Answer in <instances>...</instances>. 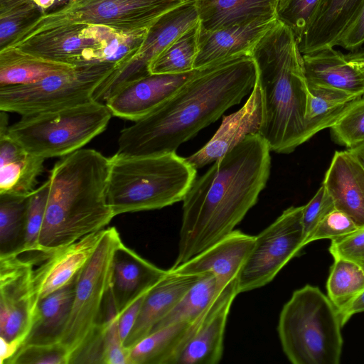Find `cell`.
I'll return each instance as SVG.
<instances>
[{"label":"cell","instance_id":"obj_1","mask_svg":"<svg viewBox=\"0 0 364 364\" xmlns=\"http://www.w3.org/2000/svg\"><path fill=\"white\" fill-rule=\"evenodd\" d=\"M270 149L247 136L196 178L183 201L176 267L235 230L257 202L270 175Z\"/></svg>","mask_w":364,"mask_h":364},{"label":"cell","instance_id":"obj_2","mask_svg":"<svg viewBox=\"0 0 364 364\" xmlns=\"http://www.w3.org/2000/svg\"><path fill=\"white\" fill-rule=\"evenodd\" d=\"M257 67L250 54L198 69L164 102L120 132L117 153L176 152L184 142L238 105L253 90Z\"/></svg>","mask_w":364,"mask_h":364},{"label":"cell","instance_id":"obj_3","mask_svg":"<svg viewBox=\"0 0 364 364\" xmlns=\"http://www.w3.org/2000/svg\"><path fill=\"white\" fill-rule=\"evenodd\" d=\"M109 158L80 149L59 159L50 172L39 239L40 263L52 252L105 228L115 216L107 201Z\"/></svg>","mask_w":364,"mask_h":364},{"label":"cell","instance_id":"obj_4","mask_svg":"<svg viewBox=\"0 0 364 364\" xmlns=\"http://www.w3.org/2000/svg\"><path fill=\"white\" fill-rule=\"evenodd\" d=\"M264 117L259 134L271 151L289 154L308 141L305 115L311 92L292 30L277 18L251 50Z\"/></svg>","mask_w":364,"mask_h":364},{"label":"cell","instance_id":"obj_5","mask_svg":"<svg viewBox=\"0 0 364 364\" xmlns=\"http://www.w3.org/2000/svg\"><path fill=\"white\" fill-rule=\"evenodd\" d=\"M186 158L169 152L109 157L107 201L114 215L156 210L182 201L196 178Z\"/></svg>","mask_w":364,"mask_h":364},{"label":"cell","instance_id":"obj_6","mask_svg":"<svg viewBox=\"0 0 364 364\" xmlns=\"http://www.w3.org/2000/svg\"><path fill=\"white\" fill-rule=\"evenodd\" d=\"M147 30L61 22L27 30L10 46L73 67L105 63L117 68L136 53Z\"/></svg>","mask_w":364,"mask_h":364},{"label":"cell","instance_id":"obj_7","mask_svg":"<svg viewBox=\"0 0 364 364\" xmlns=\"http://www.w3.org/2000/svg\"><path fill=\"white\" fill-rule=\"evenodd\" d=\"M343 327L328 296L307 284L295 290L280 312L277 332L293 364H338Z\"/></svg>","mask_w":364,"mask_h":364},{"label":"cell","instance_id":"obj_8","mask_svg":"<svg viewBox=\"0 0 364 364\" xmlns=\"http://www.w3.org/2000/svg\"><path fill=\"white\" fill-rule=\"evenodd\" d=\"M112 114L95 100L60 109L22 116L6 134L28 152L45 159L82 149L103 132Z\"/></svg>","mask_w":364,"mask_h":364},{"label":"cell","instance_id":"obj_9","mask_svg":"<svg viewBox=\"0 0 364 364\" xmlns=\"http://www.w3.org/2000/svg\"><path fill=\"white\" fill-rule=\"evenodd\" d=\"M122 243L114 227L106 228L92 257L77 277L71 309L59 343L71 357L105 320L113 257Z\"/></svg>","mask_w":364,"mask_h":364},{"label":"cell","instance_id":"obj_10","mask_svg":"<svg viewBox=\"0 0 364 364\" xmlns=\"http://www.w3.org/2000/svg\"><path fill=\"white\" fill-rule=\"evenodd\" d=\"M116 68L105 63L75 67L29 85L1 87L0 110L25 116L90 102Z\"/></svg>","mask_w":364,"mask_h":364},{"label":"cell","instance_id":"obj_11","mask_svg":"<svg viewBox=\"0 0 364 364\" xmlns=\"http://www.w3.org/2000/svg\"><path fill=\"white\" fill-rule=\"evenodd\" d=\"M303 209L304 205L287 208L255 236L237 278L238 294L267 285L299 255L304 247Z\"/></svg>","mask_w":364,"mask_h":364},{"label":"cell","instance_id":"obj_12","mask_svg":"<svg viewBox=\"0 0 364 364\" xmlns=\"http://www.w3.org/2000/svg\"><path fill=\"white\" fill-rule=\"evenodd\" d=\"M187 1L80 0L44 15L28 30L61 22L87 23L118 30L148 28L160 16Z\"/></svg>","mask_w":364,"mask_h":364},{"label":"cell","instance_id":"obj_13","mask_svg":"<svg viewBox=\"0 0 364 364\" xmlns=\"http://www.w3.org/2000/svg\"><path fill=\"white\" fill-rule=\"evenodd\" d=\"M34 265L20 255L0 256V338L19 348L32 328L39 304Z\"/></svg>","mask_w":364,"mask_h":364},{"label":"cell","instance_id":"obj_14","mask_svg":"<svg viewBox=\"0 0 364 364\" xmlns=\"http://www.w3.org/2000/svg\"><path fill=\"white\" fill-rule=\"evenodd\" d=\"M196 1L185 2L160 16L148 28L136 53L99 85L92 100L105 103L124 84L151 74L149 68L152 60L180 35L199 23Z\"/></svg>","mask_w":364,"mask_h":364},{"label":"cell","instance_id":"obj_15","mask_svg":"<svg viewBox=\"0 0 364 364\" xmlns=\"http://www.w3.org/2000/svg\"><path fill=\"white\" fill-rule=\"evenodd\" d=\"M309 87L339 90L355 97L364 96V49L348 53L328 47L302 54Z\"/></svg>","mask_w":364,"mask_h":364},{"label":"cell","instance_id":"obj_16","mask_svg":"<svg viewBox=\"0 0 364 364\" xmlns=\"http://www.w3.org/2000/svg\"><path fill=\"white\" fill-rule=\"evenodd\" d=\"M198 69L177 74H149L119 87L105 103L112 114L136 122L174 94Z\"/></svg>","mask_w":364,"mask_h":364},{"label":"cell","instance_id":"obj_17","mask_svg":"<svg viewBox=\"0 0 364 364\" xmlns=\"http://www.w3.org/2000/svg\"><path fill=\"white\" fill-rule=\"evenodd\" d=\"M237 294L235 278L214 298L206 315L179 353L175 364H217L220 361L228 317Z\"/></svg>","mask_w":364,"mask_h":364},{"label":"cell","instance_id":"obj_18","mask_svg":"<svg viewBox=\"0 0 364 364\" xmlns=\"http://www.w3.org/2000/svg\"><path fill=\"white\" fill-rule=\"evenodd\" d=\"M263 117L262 94L256 81L243 106L235 112L223 116L213 137L201 149L186 157L187 161L196 169L215 161L247 136L259 134Z\"/></svg>","mask_w":364,"mask_h":364},{"label":"cell","instance_id":"obj_19","mask_svg":"<svg viewBox=\"0 0 364 364\" xmlns=\"http://www.w3.org/2000/svg\"><path fill=\"white\" fill-rule=\"evenodd\" d=\"M105 230L57 249L34 269L33 284L39 301L77 278L95 253Z\"/></svg>","mask_w":364,"mask_h":364},{"label":"cell","instance_id":"obj_20","mask_svg":"<svg viewBox=\"0 0 364 364\" xmlns=\"http://www.w3.org/2000/svg\"><path fill=\"white\" fill-rule=\"evenodd\" d=\"M255 236L234 230L187 262L169 270L184 274H213L219 289L237 278L255 242Z\"/></svg>","mask_w":364,"mask_h":364},{"label":"cell","instance_id":"obj_21","mask_svg":"<svg viewBox=\"0 0 364 364\" xmlns=\"http://www.w3.org/2000/svg\"><path fill=\"white\" fill-rule=\"evenodd\" d=\"M167 272L122 242L114 255L109 292L117 313L119 314L137 296L151 289Z\"/></svg>","mask_w":364,"mask_h":364},{"label":"cell","instance_id":"obj_22","mask_svg":"<svg viewBox=\"0 0 364 364\" xmlns=\"http://www.w3.org/2000/svg\"><path fill=\"white\" fill-rule=\"evenodd\" d=\"M276 20L277 18L258 20L215 31H204L200 27L194 68L200 69L229 58L250 54Z\"/></svg>","mask_w":364,"mask_h":364},{"label":"cell","instance_id":"obj_23","mask_svg":"<svg viewBox=\"0 0 364 364\" xmlns=\"http://www.w3.org/2000/svg\"><path fill=\"white\" fill-rule=\"evenodd\" d=\"M203 274H184L168 269L147 293L124 346L128 349L150 333Z\"/></svg>","mask_w":364,"mask_h":364},{"label":"cell","instance_id":"obj_24","mask_svg":"<svg viewBox=\"0 0 364 364\" xmlns=\"http://www.w3.org/2000/svg\"><path fill=\"white\" fill-rule=\"evenodd\" d=\"M322 184L335 208L364 226V170L348 150L335 152Z\"/></svg>","mask_w":364,"mask_h":364},{"label":"cell","instance_id":"obj_25","mask_svg":"<svg viewBox=\"0 0 364 364\" xmlns=\"http://www.w3.org/2000/svg\"><path fill=\"white\" fill-rule=\"evenodd\" d=\"M210 305L193 321L163 327L141 339L127 349L128 364H175L179 353L204 318Z\"/></svg>","mask_w":364,"mask_h":364},{"label":"cell","instance_id":"obj_26","mask_svg":"<svg viewBox=\"0 0 364 364\" xmlns=\"http://www.w3.org/2000/svg\"><path fill=\"white\" fill-rule=\"evenodd\" d=\"M279 0H196L200 27L215 31L277 18Z\"/></svg>","mask_w":364,"mask_h":364},{"label":"cell","instance_id":"obj_27","mask_svg":"<svg viewBox=\"0 0 364 364\" xmlns=\"http://www.w3.org/2000/svg\"><path fill=\"white\" fill-rule=\"evenodd\" d=\"M45 160L7 134L0 136V194L28 196L36 189Z\"/></svg>","mask_w":364,"mask_h":364},{"label":"cell","instance_id":"obj_28","mask_svg":"<svg viewBox=\"0 0 364 364\" xmlns=\"http://www.w3.org/2000/svg\"><path fill=\"white\" fill-rule=\"evenodd\" d=\"M364 0H323L316 17L297 41L301 54L336 46Z\"/></svg>","mask_w":364,"mask_h":364},{"label":"cell","instance_id":"obj_29","mask_svg":"<svg viewBox=\"0 0 364 364\" xmlns=\"http://www.w3.org/2000/svg\"><path fill=\"white\" fill-rule=\"evenodd\" d=\"M76 280L39 301L32 328L22 346L59 343L73 304Z\"/></svg>","mask_w":364,"mask_h":364},{"label":"cell","instance_id":"obj_30","mask_svg":"<svg viewBox=\"0 0 364 364\" xmlns=\"http://www.w3.org/2000/svg\"><path fill=\"white\" fill-rule=\"evenodd\" d=\"M73 68L9 46L0 50V88L29 85Z\"/></svg>","mask_w":364,"mask_h":364},{"label":"cell","instance_id":"obj_31","mask_svg":"<svg viewBox=\"0 0 364 364\" xmlns=\"http://www.w3.org/2000/svg\"><path fill=\"white\" fill-rule=\"evenodd\" d=\"M311 96L305 115L308 139L330 128L355 100L346 92L321 87H309ZM360 98V97H358Z\"/></svg>","mask_w":364,"mask_h":364},{"label":"cell","instance_id":"obj_32","mask_svg":"<svg viewBox=\"0 0 364 364\" xmlns=\"http://www.w3.org/2000/svg\"><path fill=\"white\" fill-rule=\"evenodd\" d=\"M28 196L0 194V256L23 254Z\"/></svg>","mask_w":364,"mask_h":364},{"label":"cell","instance_id":"obj_33","mask_svg":"<svg viewBox=\"0 0 364 364\" xmlns=\"http://www.w3.org/2000/svg\"><path fill=\"white\" fill-rule=\"evenodd\" d=\"M222 289H219L216 277L213 274H203L150 333L169 325L194 321L208 307Z\"/></svg>","mask_w":364,"mask_h":364},{"label":"cell","instance_id":"obj_34","mask_svg":"<svg viewBox=\"0 0 364 364\" xmlns=\"http://www.w3.org/2000/svg\"><path fill=\"white\" fill-rule=\"evenodd\" d=\"M200 31L198 23L180 35L151 63V74H177L195 70Z\"/></svg>","mask_w":364,"mask_h":364},{"label":"cell","instance_id":"obj_35","mask_svg":"<svg viewBox=\"0 0 364 364\" xmlns=\"http://www.w3.org/2000/svg\"><path fill=\"white\" fill-rule=\"evenodd\" d=\"M326 289L331 302L341 309L364 289V268L352 261L334 258Z\"/></svg>","mask_w":364,"mask_h":364},{"label":"cell","instance_id":"obj_36","mask_svg":"<svg viewBox=\"0 0 364 364\" xmlns=\"http://www.w3.org/2000/svg\"><path fill=\"white\" fill-rule=\"evenodd\" d=\"M48 193L49 182L47 180L28 196L23 254H29L26 258L31 259L35 265L40 263L39 239L43 225Z\"/></svg>","mask_w":364,"mask_h":364},{"label":"cell","instance_id":"obj_37","mask_svg":"<svg viewBox=\"0 0 364 364\" xmlns=\"http://www.w3.org/2000/svg\"><path fill=\"white\" fill-rule=\"evenodd\" d=\"M44 15L33 0L24 1L0 12V50L10 46Z\"/></svg>","mask_w":364,"mask_h":364},{"label":"cell","instance_id":"obj_38","mask_svg":"<svg viewBox=\"0 0 364 364\" xmlns=\"http://www.w3.org/2000/svg\"><path fill=\"white\" fill-rule=\"evenodd\" d=\"M334 141L348 149L364 142V96L353 100L330 127Z\"/></svg>","mask_w":364,"mask_h":364},{"label":"cell","instance_id":"obj_39","mask_svg":"<svg viewBox=\"0 0 364 364\" xmlns=\"http://www.w3.org/2000/svg\"><path fill=\"white\" fill-rule=\"evenodd\" d=\"M323 0H279L277 18L289 26L297 41L316 17Z\"/></svg>","mask_w":364,"mask_h":364},{"label":"cell","instance_id":"obj_40","mask_svg":"<svg viewBox=\"0 0 364 364\" xmlns=\"http://www.w3.org/2000/svg\"><path fill=\"white\" fill-rule=\"evenodd\" d=\"M6 364H69V353L60 343L21 346Z\"/></svg>","mask_w":364,"mask_h":364},{"label":"cell","instance_id":"obj_41","mask_svg":"<svg viewBox=\"0 0 364 364\" xmlns=\"http://www.w3.org/2000/svg\"><path fill=\"white\" fill-rule=\"evenodd\" d=\"M358 228L352 218L344 212L335 208L329 213L306 239L304 245L315 240H331L346 236Z\"/></svg>","mask_w":364,"mask_h":364},{"label":"cell","instance_id":"obj_42","mask_svg":"<svg viewBox=\"0 0 364 364\" xmlns=\"http://www.w3.org/2000/svg\"><path fill=\"white\" fill-rule=\"evenodd\" d=\"M335 208L331 196L321 184L313 198L304 205L302 225L304 242L318 223Z\"/></svg>","mask_w":364,"mask_h":364},{"label":"cell","instance_id":"obj_43","mask_svg":"<svg viewBox=\"0 0 364 364\" xmlns=\"http://www.w3.org/2000/svg\"><path fill=\"white\" fill-rule=\"evenodd\" d=\"M328 250L333 258H343L364 268V226L331 240Z\"/></svg>","mask_w":364,"mask_h":364},{"label":"cell","instance_id":"obj_44","mask_svg":"<svg viewBox=\"0 0 364 364\" xmlns=\"http://www.w3.org/2000/svg\"><path fill=\"white\" fill-rule=\"evenodd\" d=\"M364 44V1L358 11L341 34L336 46L350 51Z\"/></svg>","mask_w":364,"mask_h":364},{"label":"cell","instance_id":"obj_45","mask_svg":"<svg viewBox=\"0 0 364 364\" xmlns=\"http://www.w3.org/2000/svg\"><path fill=\"white\" fill-rule=\"evenodd\" d=\"M149 291L137 296L118 314V328L123 343L126 341L135 323Z\"/></svg>","mask_w":364,"mask_h":364},{"label":"cell","instance_id":"obj_46","mask_svg":"<svg viewBox=\"0 0 364 364\" xmlns=\"http://www.w3.org/2000/svg\"><path fill=\"white\" fill-rule=\"evenodd\" d=\"M338 312L343 326L353 315L364 312V289L348 303L338 309Z\"/></svg>","mask_w":364,"mask_h":364},{"label":"cell","instance_id":"obj_47","mask_svg":"<svg viewBox=\"0 0 364 364\" xmlns=\"http://www.w3.org/2000/svg\"><path fill=\"white\" fill-rule=\"evenodd\" d=\"M79 1L80 0H33V1L44 11L45 15L53 13Z\"/></svg>","mask_w":364,"mask_h":364},{"label":"cell","instance_id":"obj_48","mask_svg":"<svg viewBox=\"0 0 364 364\" xmlns=\"http://www.w3.org/2000/svg\"><path fill=\"white\" fill-rule=\"evenodd\" d=\"M364 170V142L351 149H347Z\"/></svg>","mask_w":364,"mask_h":364},{"label":"cell","instance_id":"obj_49","mask_svg":"<svg viewBox=\"0 0 364 364\" xmlns=\"http://www.w3.org/2000/svg\"><path fill=\"white\" fill-rule=\"evenodd\" d=\"M7 112L0 110V136L6 134L9 125H8V115Z\"/></svg>","mask_w":364,"mask_h":364},{"label":"cell","instance_id":"obj_50","mask_svg":"<svg viewBox=\"0 0 364 364\" xmlns=\"http://www.w3.org/2000/svg\"><path fill=\"white\" fill-rule=\"evenodd\" d=\"M26 0H0V12Z\"/></svg>","mask_w":364,"mask_h":364},{"label":"cell","instance_id":"obj_51","mask_svg":"<svg viewBox=\"0 0 364 364\" xmlns=\"http://www.w3.org/2000/svg\"><path fill=\"white\" fill-rule=\"evenodd\" d=\"M186 1H192V0H186Z\"/></svg>","mask_w":364,"mask_h":364}]
</instances>
